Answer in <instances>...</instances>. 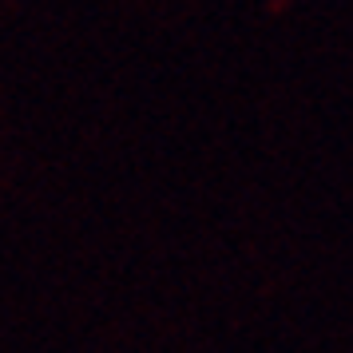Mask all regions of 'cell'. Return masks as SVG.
Segmentation results:
<instances>
[]
</instances>
